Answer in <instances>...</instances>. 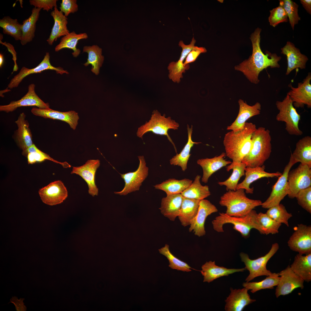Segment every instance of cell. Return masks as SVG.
I'll return each mask as SVG.
<instances>
[{"mask_svg": "<svg viewBox=\"0 0 311 311\" xmlns=\"http://www.w3.org/2000/svg\"><path fill=\"white\" fill-rule=\"evenodd\" d=\"M270 133L269 130L262 127L257 128L253 133L251 149L242 161L246 167L261 166L269 158L272 152Z\"/></svg>", "mask_w": 311, "mask_h": 311, "instance_id": "3", "label": "cell"}, {"mask_svg": "<svg viewBox=\"0 0 311 311\" xmlns=\"http://www.w3.org/2000/svg\"><path fill=\"white\" fill-rule=\"evenodd\" d=\"M268 209L266 213L269 217L279 223H283L289 226L288 220L292 215L287 211L283 205L280 204Z\"/></svg>", "mask_w": 311, "mask_h": 311, "instance_id": "43", "label": "cell"}, {"mask_svg": "<svg viewBox=\"0 0 311 311\" xmlns=\"http://www.w3.org/2000/svg\"><path fill=\"white\" fill-rule=\"evenodd\" d=\"M292 270L304 281L311 280V253L305 255L298 253L290 266Z\"/></svg>", "mask_w": 311, "mask_h": 311, "instance_id": "30", "label": "cell"}, {"mask_svg": "<svg viewBox=\"0 0 311 311\" xmlns=\"http://www.w3.org/2000/svg\"><path fill=\"white\" fill-rule=\"evenodd\" d=\"M192 180L188 179L179 180L169 179L154 186L156 189L164 191L166 195L181 194L189 187Z\"/></svg>", "mask_w": 311, "mask_h": 311, "instance_id": "34", "label": "cell"}, {"mask_svg": "<svg viewBox=\"0 0 311 311\" xmlns=\"http://www.w3.org/2000/svg\"><path fill=\"white\" fill-rule=\"evenodd\" d=\"M311 168L307 165L300 163L297 168L289 171L287 180L288 196L290 198H295L300 190L311 187Z\"/></svg>", "mask_w": 311, "mask_h": 311, "instance_id": "10", "label": "cell"}, {"mask_svg": "<svg viewBox=\"0 0 311 311\" xmlns=\"http://www.w3.org/2000/svg\"><path fill=\"white\" fill-rule=\"evenodd\" d=\"M189 68V64L184 65L183 62L179 60L171 62L168 67L169 70L168 77L174 82L179 83L183 77V73Z\"/></svg>", "mask_w": 311, "mask_h": 311, "instance_id": "46", "label": "cell"}, {"mask_svg": "<svg viewBox=\"0 0 311 311\" xmlns=\"http://www.w3.org/2000/svg\"><path fill=\"white\" fill-rule=\"evenodd\" d=\"M278 274L279 280L275 293L276 297L289 294L296 288H304V280L292 270L290 266H288Z\"/></svg>", "mask_w": 311, "mask_h": 311, "instance_id": "13", "label": "cell"}, {"mask_svg": "<svg viewBox=\"0 0 311 311\" xmlns=\"http://www.w3.org/2000/svg\"><path fill=\"white\" fill-rule=\"evenodd\" d=\"M31 112L34 115L45 118L61 120L67 122L73 130H75L79 119L78 113L74 111L61 112L49 109L33 107Z\"/></svg>", "mask_w": 311, "mask_h": 311, "instance_id": "20", "label": "cell"}, {"mask_svg": "<svg viewBox=\"0 0 311 311\" xmlns=\"http://www.w3.org/2000/svg\"><path fill=\"white\" fill-rule=\"evenodd\" d=\"M270 14L268 17V21L270 25L275 27L279 24L287 22L288 17L283 8L279 6L270 11Z\"/></svg>", "mask_w": 311, "mask_h": 311, "instance_id": "48", "label": "cell"}, {"mask_svg": "<svg viewBox=\"0 0 311 311\" xmlns=\"http://www.w3.org/2000/svg\"><path fill=\"white\" fill-rule=\"evenodd\" d=\"M261 29L257 28L251 35L252 43V53L246 59L235 67V69L242 72L251 83L257 84L259 83L258 77L260 72L268 67L279 68V61L281 56L276 53H272L266 50L264 54L260 46V33Z\"/></svg>", "mask_w": 311, "mask_h": 311, "instance_id": "1", "label": "cell"}, {"mask_svg": "<svg viewBox=\"0 0 311 311\" xmlns=\"http://www.w3.org/2000/svg\"><path fill=\"white\" fill-rule=\"evenodd\" d=\"M298 204L310 213H311V187L300 190L297 195Z\"/></svg>", "mask_w": 311, "mask_h": 311, "instance_id": "49", "label": "cell"}, {"mask_svg": "<svg viewBox=\"0 0 311 311\" xmlns=\"http://www.w3.org/2000/svg\"><path fill=\"white\" fill-rule=\"evenodd\" d=\"M279 248L277 243L273 244L269 251L265 255L255 259L249 258L248 254L241 252L240 256L242 261L245 266L244 268L249 272V274L245 279L249 282L255 278L262 276H269L272 273L267 269V264L270 259L275 254Z\"/></svg>", "mask_w": 311, "mask_h": 311, "instance_id": "8", "label": "cell"}, {"mask_svg": "<svg viewBox=\"0 0 311 311\" xmlns=\"http://www.w3.org/2000/svg\"><path fill=\"white\" fill-rule=\"evenodd\" d=\"M300 2L308 13L311 14V0H300Z\"/></svg>", "mask_w": 311, "mask_h": 311, "instance_id": "55", "label": "cell"}, {"mask_svg": "<svg viewBox=\"0 0 311 311\" xmlns=\"http://www.w3.org/2000/svg\"><path fill=\"white\" fill-rule=\"evenodd\" d=\"M218 211L216 206L209 200L205 199L201 200L197 213L190 223L189 231H192L195 235L199 237L205 235L204 224L206 218Z\"/></svg>", "mask_w": 311, "mask_h": 311, "instance_id": "17", "label": "cell"}, {"mask_svg": "<svg viewBox=\"0 0 311 311\" xmlns=\"http://www.w3.org/2000/svg\"><path fill=\"white\" fill-rule=\"evenodd\" d=\"M292 251L302 254L311 253V226L303 224L297 225L287 242Z\"/></svg>", "mask_w": 311, "mask_h": 311, "instance_id": "12", "label": "cell"}, {"mask_svg": "<svg viewBox=\"0 0 311 311\" xmlns=\"http://www.w3.org/2000/svg\"><path fill=\"white\" fill-rule=\"evenodd\" d=\"M311 73H309L303 81L298 83L297 87L289 85L291 90L287 94L295 107L303 108L306 105L308 108H311Z\"/></svg>", "mask_w": 311, "mask_h": 311, "instance_id": "16", "label": "cell"}, {"mask_svg": "<svg viewBox=\"0 0 311 311\" xmlns=\"http://www.w3.org/2000/svg\"><path fill=\"white\" fill-rule=\"evenodd\" d=\"M88 38V35L86 33L77 34L73 31L62 38L59 44L55 47V50L57 52L64 48L71 49L73 51L72 53L73 56L76 57L81 52L80 50L76 47L78 41Z\"/></svg>", "mask_w": 311, "mask_h": 311, "instance_id": "38", "label": "cell"}, {"mask_svg": "<svg viewBox=\"0 0 311 311\" xmlns=\"http://www.w3.org/2000/svg\"><path fill=\"white\" fill-rule=\"evenodd\" d=\"M35 87L34 84H30L28 91L25 95L19 100L12 101L7 105H0V111L8 113L14 111L18 107L25 106H35L43 109L50 108L49 103H45L36 94Z\"/></svg>", "mask_w": 311, "mask_h": 311, "instance_id": "14", "label": "cell"}, {"mask_svg": "<svg viewBox=\"0 0 311 311\" xmlns=\"http://www.w3.org/2000/svg\"><path fill=\"white\" fill-rule=\"evenodd\" d=\"M4 62V57L3 55L2 54H0V67H1L3 64Z\"/></svg>", "mask_w": 311, "mask_h": 311, "instance_id": "56", "label": "cell"}, {"mask_svg": "<svg viewBox=\"0 0 311 311\" xmlns=\"http://www.w3.org/2000/svg\"><path fill=\"white\" fill-rule=\"evenodd\" d=\"M179 127V124L172 120L171 117H166L165 114L162 115L158 110H155L149 120L138 128L136 135L142 139L145 134L151 132L156 134L166 136L173 145L177 153L175 145L168 135V131L169 129L177 130Z\"/></svg>", "mask_w": 311, "mask_h": 311, "instance_id": "6", "label": "cell"}, {"mask_svg": "<svg viewBox=\"0 0 311 311\" xmlns=\"http://www.w3.org/2000/svg\"><path fill=\"white\" fill-rule=\"evenodd\" d=\"M38 193L42 202L50 206L62 203L68 195L66 187L59 180L51 182L40 189Z\"/></svg>", "mask_w": 311, "mask_h": 311, "instance_id": "15", "label": "cell"}, {"mask_svg": "<svg viewBox=\"0 0 311 311\" xmlns=\"http://www.w3.org/2000/svg\"><path fill=\"white\" fill-rule=\"evenodd\" d=\"M257 219L261 230V234H273L278 232L281 224L275 221L266 213L260 212L257 213Z\"/></svg>", "mask_w": 311, "mask_h": 311, "instance_id": "42", "label": "cell"}, {"mask_svg": "<svg viewBox=\"0 0 311 311\" xmlns=\"http://www.w3.org/2000/svg\"><path fill=\"white\" fill-rule=\"evenodd\" d=\"M276 105L279 111L276 117V120L285 122V129L289 134L301 135L303 132L299 127L300 115L294 107L293 102L287 94L282 101H277Z\"/></svg>", "mask_w": 311, "mask_h": 311, "instance_id": "7", "label": "cell"}, {"mask_svg": "<svg viewBox=\"0 0 311 311\" xmlns=\"http://www.w3.org/2000/svg\"><path fill=\"white\" fill-rule=\"evenodd\" d=\"M100 164L98 159L89 160L81 166H73L71 172L79 175L85 181L88 186V193L93 197L98 194V189L95 183V178Z\"/></svg>", "mask_w": 311, "mask_h": 311, "instance_id": "18", "label": "cell"}, {"mask_svg": "<svg viewBox=\"0 0 311 311\" xmlns=\"http://www.w3.org/2000/svg\"><path fill=\"white\" fill-rule=\"evenodd\" d=\"M159 251L160 254L167 258L169 262V266L171 268L186 272L191 271V269H194L191 268L187 263L180 260L174 256L170 251L168 245L166 244L164 247L159 249Z\"/></svg>", "mask_w": 311, "mask_h": 311, "instance_id": "44", "label": "cell"}, {"mask_svg": "<svg viewBox=\"0 0 311 311\" xmlns=\"http://www.w3.org/2000/svg\"><path fill=\"white\" fill-rule=\"evenodd\" d=\"M297 162L291 154L289 161L285 166L283 173L273 186L269 196L264 202L262 203L261 206L263 208L268 209L279 204L281 201L288 195L289 190L288 174L291 168Z\"/></svg>", "mask_w": 311, "mask_h": 311, "instance_id": "9", "label": "cell"}, {"mask_svg": "<svg viewBox=\"0 0 311 311\" xmlns=\"http://www.w3.org/2000/svg\"><path fill=\"white\" fill-rule=\"evenodd\" d=\"M56 0H30V4L35 7L43 9V10L48 11L54 7H57Z\"/></svg>", "mask_w": 311, "mask_h": 311, "instance_id": "51", "label": "cell"}, {"mask_svg": "<svg viewBox=\"0 0 311 311\" xmlns=\"http://www.w3.org/2000/svg\"><path fill=\"white\" fill-rule=\"evenodd\" d=\"M139 163L137 169L135 171L121 175V177L125 182L124 188L120 191H115V194L126 195L131 192L139 190L143 182L147 177L149 168L143 156L138 157Z\"/></svg>", "mask_w": 311, "mask_h": 311, "instance_id": "11", "label": "cell"}, {"mask_svg": "<svg viewBox=\"0 0 311 311\" xmlns=\"http://www.w3.org/2000/svg\"><path fill=\"white\" fill-rule=\"evenodd\" d=\"M202 270L200 271L204 276V282L208 283L221 277L228 276L234 272H243L246 270L245 268L240 269H228L216 265L215 261H211L206 262L202 266Z\"/></svg>", "mask_w": 311, "mask_h": 311, "instance_id": "28", "label": "cell"}, {"mask_svg": "<svg viewBox=\"0 0 311 311\" xmlns=\"http://www.w3.org/2000/svg\"><path fill=\"white\" fill-rule=\"evenodd\" d=\"M244 189H239L235 191L229 190L220 197L219 204L226 208L225 213L232 216H244L255 207L261 206L262 202L247 198Z\"/></svg>", "mask_w": 311, "mask_h": 311, "instance_id": "4", "label": "cell"}, {"mask_svg": "<svg viewBox=\"0 0 311 311\" xmlns=\"http://www.w3.org/2000/svg\"><path fill=\"white\" fill-rule=\"evenodd\" d=\"M26 157L29 164H32L37 162H42L45 160H49L61 164L64 168L71 167V166L67 162H61L57 161L51 158L49 155L41 151L37 147L34 152L28 153Z\"/></svg>", "mask_w": 311, "mask_h": 311, "instance_id": "47", "label": "cell"}, {"mask_svg": "<svg viewBox=\"0 0 311 311\" xmlns=\"http://www.w3.org/2000/svg\"><path fill=\"white\" fill-rule=\"evenodd\" d=\"M50 55L48 52H47L41 62L36 67L31 69L23 67L19 73L15 75L11 80L8 85L10 89L18 87L23 79L31 74L40 73L47 70L55 71L58 74L62 75L64 73L69 74V72L60 67H55L52 66L50 62Z\"/></svg>", "mask_w": 311, "mask_h": 311, "instance_id": "19", "label": "cell"}, {"mask_svg": "<svg viewBox=\"0 0 311 311\" xmlns=\"http://www.w3.org/2000/svg\"><path fill=\"white\" fill-rule=\"evenodd\" d=\"M278 273H273L271 275L268 276L264 279L258 282H244L242 286L248 290L254 293L261 289L274 288L278 283L280 277Z\"/></svg>", "mask_w": 311, "mask_h": 311, "instance_id": "40", "label": "cell"}, {"mask_svg": "<svg viewBox=\"0 0 311 311\" xmlns=\"http://www.w3.org/2000/svg\"><path fill=\"white\" fill-rule=\"evenodd\" d=\"M15 122L18 129L15 131L13 138L18 146L24 151L33 144L29 124L26 119L25 113H20Z\"/></svg>", "mask_w": 311, "mask_h": 311, "instance_id": "24", "label": "cell"}, {"mask_svg": "<svg viewBox=\"0 0 311 311\" xmlns=\"http://www.w3.org/2000/svg\"><path fill=\"white\" fill-rule=\"evenodd\" d=\"M24 299V298H20V299H18L16 297H12L10 299V301L8 303H12L14 305L17 311H26V308L24 305L23 301Z\"/></svg>", "mask_w": 311, "mask_h": 311, "instance_id": "54", "label": "cell"}, {"mask_svg": "<svg viewBox=\"0 0 311 311\" xmlns=\"http://www.w3.org/2000/svg\"><path fill=\"white\" fill-rule=\"evenodd\" d=\"M279 5L282 7L286 11L289 23L293 30H294L295 25L301 20L298 13L299 5L291 0H279Z\"/></svg>", "mask_w": 311, "mask_h": 311, "instance_id": "45", "label": "cell"}, {"mask_svg": "<svg viewBox=\"0 0 311 311\" xmlns=\"http://www.w3.org/2000/svg\"><path fill=\"white\" fill-rule=\"evenodd\" d=\"M200 200L183 197L178 218L182 225H189L196 216Z\"/></svg>", "mask_w": 311, "mask_h": 311, "instance_id": "33", "label": "cell"}, {"mask_svg": "<svg viewBox=\"0 0 311 311\" xmlns=\"http://www.w3.org/2000/svg\"><path fill=\"white\" fill-rule=\"evenodd\" d=\"M0 26L3 33L13 37L16 41L21 40L22 35V24L17 19H13L9 16L4 17L0 20Z\"/></svg>", "mask_w": 311, "mask_h": 311, "instance_id": "41", "label": "cell"}, {"mask_svg": "<svg viewBox=\"0 0 311 311\" xmlns=\"http://www.w3.org/2000/svg\"><path fill=\"white\" fill-rule=\"evenodd\" d=\"M41 9L34 7L29 18L23 21L22 24V35L20 42L24 45L33 40L35 36L36 23L38 20Z\"/></svg>", "mask_w": 311, "mask_h": 311, "instance_id": "35", "label": "cell"}, {"mask_svg": "<svg viewBox=\"0 0 311 311\" xmlns=\"http://www.w3.org/2000/svg\"><path fill=\"white\" fill-rule=\"evenodd\" d=\"M291 154L297 163L300 162L311 167V137L307 136L299 140Z\"/></svg>", "mask_w": 311, "mask_h": 311, "instance_id": "31", "label": "cell"}, {"mask_svg": "<svg viewBox=\"0 0 311 311\" xmlns=\"http://www.w3.org/2000/svg\"><path fill=\"white\" fill-rule=\"evenodd\" d=\"M188 133V141L187 143L180 153L177 154L170 160L171 165L173 166H180L183 171H185L187 168V163L191 154L190 153L191 149L195 144H198L201 142H195L192 139V134L193 132V126L191 128L187 125Z\"/></svg>", "mask_w": 311, "mask_h": 311, "instance_id": "32", "label": "cell"}, {"mask_svg": "<svg viewBox=\"0 0 311 311\" xmlns=\"http://www.w3.org/2000/svg\"><path fill=\"white\" fill-rule=\"evenodd\" d=\"M246 167L244 163H232L226 167V170L230 171L233 170L232 172L230 177L226 180L222 182H219L217 183L220 186L224 185L226 189L229 190L235 191L238 185V183L241 177L245 175V169Z\"/></svg>", "mask_w": 311, "mask_h": 311, "instance_id": "37", "label": "cell"}, {"mask_svg": "<svg viewBox=\"0 0 311 311\" xmlns=\"http://www.w3.org/2000/svg\"><path fill=\"white\" fill-rule=\"evenodd\" d=\"M201 178L199 175L196 177L190 185L181 193L183 197L201 200L211 195L208 186L201 184Z\"/></svg>", "mask_w": 311, "mask_h": 311, "instance_id": "36", "label": "cell"}, {"mask_svg": "<svg viewBox=\"0 0 311 311\" xmlns=\"http://www.w3.org/2000/svg\"><path fill=\"white\" fill-rule=\"evenodd\" d=\"M239 110L238 115L234 122L227 127V130L237 131L242 129L246 121L250 118L260 114L261 105L257 102L251 106L241 99L238 101Z\"/></svg>", "mask_w": 311, "mask_h": 311, "instance_id": "22", "label": "cell"}, {"mask_svg": "<svg viewBox=\"0 0 311 311\" xmlns=\"http://www.w3.org/2000/svg\"><path fill=\"white\" fill-rule=\"evenodd\" d=\"M206 51L205 48L194 46L186 57L183 63L184 65H185L194 62L201 53L206 52Z\"/></svg>", "mask_w": 311, "mask_h": 311, "instance_id": "52", "label": "cell"}, {"mask_svg": "<svg viewBox=\"0 0 311 311\" xmlns=\"http://www.w3.org/2000/svg\"><path fill=\"white\" fill-rule=\"evenodd\" d=\"M231 293L225 300V309L226 311H241L245 307L256 300L252 299L244 287L241 289H233L231 288Z\"/></svg>", "mask_w": 311, "mask_h": 311, "instance_id": "25", "label": "cell"}, {"mask_svg": "<svg viewBox=\"0 0 311 311\" xmlns=\"http://www.w3.org/2000/svg\"><path fill=\"white\" fill-rule=\"evenodd\" d=\"M281 53L286 56L287 67L286 73L288 75L293 70L299 68L304 69L308 60V57L301 53L299 49L296 48L292 42L288 41L281 49Z\"/></svg>", "mask_w": 311, "mask_h": 311, "instance_id": "21", "label": "cell"}, {"mask_svg": "<svg viewBox=\"0 0 311 311\" xmlns=\"http://www.w3.org/2000/svg\"><path fill=\"white\" fill-rule=\"evenodd\" d=\"M196 42V40L194 37L192 39L190 44L188 45L184 44L182 40L179 41V45L182 48V51L179 60L183 62L184 59L195 46L194 45Z\"/></svg>", "mask_w": 311, "mask_h": 311, "instance_id": "53", "label": "cell"}, {"mask_svg": "<svg viewBox=\"0 0 311 311\" xmlns=\"http://www.w3.org/2000/svg\"><path fill=\"white\" fill-rule=\"evenodd\" d=\"M51 15L54 19V23L49 37L47 40L50 45H52L58 38L70 33L67 27V18L62 12L55 7Z\"/></svg>", "mask_w": 311, "mask_h": 311, "instance_id": "29", "label": "cell"}, {"mask_svg": "<svg viewBox=\"0 0 311 311\" xmlns=\"http://www.w3.org/2000/svg\"><path fill=\"white\" fill-rule=\"evenodd\" d=\"M226 156L225 153L223 152L220 155L213 158L200 159L197 160V164L201 167L203 170L201 179L202 182L207 183L209 178L214 173L232 163L231 161L224 159Z\"/></svg>", "mask_w": 311, "mask_h": 311, "instance_id": "26", "label": "cell"}, {"mask_svg": "<svg viewBox=\"0 0 311 311\" xmlns=\"http://www.w3.org/2000/svg\"><path fill=\"white\" fill-rule=\"evenodd\" d=\"M257 128L255 124L246 122L240 130L227 133L223 144L225 154L232 162L241 163L249 152L252 145V135Z\"/></svg>", "mask_w": 311, "mask_h": 311, "instance_id": "2", "label": "cell"}, {"mask_svg": "<svg viewBox=\"0 0 311 311\" xmlns=\"http://www.w3.org/2000/svg\"><path fill=\"white\" fill-rule=\"evenodd\" d=\"M183 199L181 194L166 195L163 198L159 208L162 214L170 221H174L179 214Z\"/></svg>", "mask_w": 311, "mask_h": 311, "instance_id": "27", "label": "cell"}, {"mask_svg": "<svg viewBox=\"0 0 311 311\" xmlns=\"http://www.w3.org/2000/svg\"><path fill=\"white\" fill-rule=\"evenodd\" d=\"M256 211L252 210L246 215L241 217L229 216L225 213H219L212 222L214 230L218 232H224L223 225L230 223L233 225V228L239 232L242 236L247 238L249 236L251 230L255 229L261 234V230L257 219Z\"/></svg>", "mask_w": 311, "mask_h": 311, "instance_id": "5", "label": "cell"}, {"mask_svg": "<svg viewBox=\"0 0 311 311\" xmlns=\"http://www.w3.org/2000/svg\"><path fill=\"white\" fill-rule=\"evenodd\" d=\"M265 166L255 167H246L245 169V178L241 183L238 184L236 189H243L245 190L247 194L253 193V188H250L251 184L260 178L264 177H278L282 173L277 172L275 173H269L265 171Z\"/></svg>", "mask_w": 311, "mask_h": 311, "instance_id": "23", "label": "cell"}, {"mask_svg": "<svg viewBox=\"0 0 311 311\" xmlns=\"http://www.w3.org/2000/svg\"><path fill=\"white\" fill-rule=\"evenodd\" d=\"M59 7L60 11L64 13L66 17L69 14L73 13L78 10L76 0H62Z\"/></svg>", "mask_w": 311, "mask_h": 311, "instance_id": "50", "label": "cell"}, {"mask_svg": "<svg viewBox=\"0 0 311 311\" xmlns=\"http://www.w3.org/2000/svg\"><path fill=\"white\" fill-rule=\"evenodd\" d=\"M83 52L88 54L87 61L84 65L87 66L91 65V71L95 75H98L104 60V57L102 55V49L97 45L86 46L83 48Z\"/></svg>", "mask_w": 311, "mask_h": 311, "instance_id": "39", "label": "cell"}]
</instances>
